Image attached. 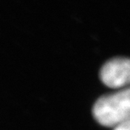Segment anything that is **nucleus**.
<instances>
[{"label": "nucleus", "mask_w": 130, "mask_h": 130, "mask_svg": "<svg viewBox=\"0 0 130 130\" xmlns=\"http://www.w3.org/2000/svg\"><path fill=\"white\" fill-rule=\"evenodd\" d=\"M95 119L101 125L115 128L130 118V88L101 96L92 109Z\"/></svg>", "instance_id": "1"}, {"label": "nucleus", "mask_w": 130, "mask_h": 130, "mask_svg": "<svg viewBox=\"0 0 130 130\" xmlns=\"http://www.w3.org/2000/svg\"><path fill=\"white\" fill-rule=\"evenodd\" d=\"M101 80L110 88H121L130 85V59L112 58L106 62L100 72Z\"/></svg>", "instance_id": "2"}, {"label": "nucleus", "mask_w": 130, "mask_h": 130, "mask_svg": "<svg viewBox=\"0 0 130 130\" xmlns=\"http://www.w3.org/2000/svg\"><path fill=\"white\" fill-rule=\"evenodd\" d=\"M113 130H130V118L115 127Z\"/></svg>", "instance_id": "3"}]
</instances>
